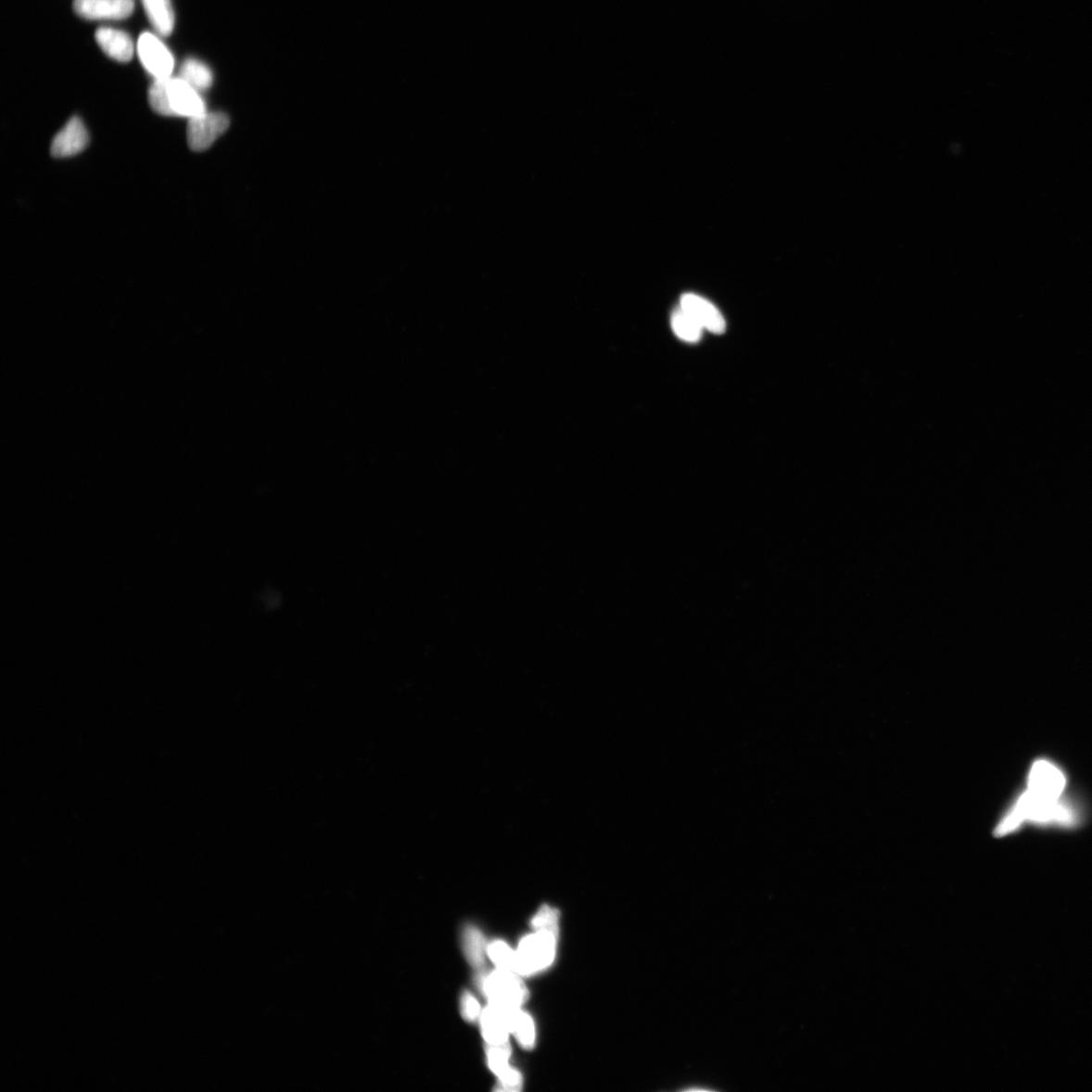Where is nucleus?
<instances>
[{"label": "nucleus", "mask_w": 1092, "mask_h": 1092, "mask_svg": "<svg viewBox=\"0 0 1092 1092\" xmlns=\"http://www.w3.org/2000/svg\"><path fill=\"white\" fill-rule=\"evenodd\" d=\"M148 102L156 114L165 117L189 120L207 111L200 93L180 76L154 81L149 87Z\"/></svg>", "instance_id": "nucleus-1"}, {"label": "nucleus", "mask_w": 1092, "mask_h": 1092, "mask_svg": "<svg viewBox=\"0 0 1092 1092\" xmlns=\"http://www.w3.org/2000/svg\"><path fill=\"white\" fill-rule=\"evenodd\" d=\"M1076 820L1073 809L1060 799L1035 796L1028 791L999 824L996 833L1005 835L1017 830L1024 821L1040 824L1072 826Z\"/></svg>", "instance_id": "nucleus-2"}, {"label": "nucleus", "mask_w": 1092, "mask_h": 1092, "mask_svg": "<svg viewBox=\"0 0 1092 1092\" xmlns=\"http://www.w3.org/2000/svg\"><path fill=\"white\" fill-rule=\"evenodd\" d=\"M477 984L488 997L489 1004L505 1009H520L528 998V990L516 973L499 969L491 973H482Z\"/></svg>", "instance_id": "nucleus-3"}, {"label": "nucleus", "mask_w": 1092, "mask_h": 1092, "mask_svg": "<svg viewBox=\"0 0 1092 1092\" xmlns=\"http://www.w3.org/2000/svg\"><path fill=\"white\" fill-rule=\"evenodd\" d=\"M527 935L518 946L516 974L529 976L549 968L555 956L559 933L539 930Z\"/></svg>", "instance_id": "nucleus-4"}, {"label": "nucleus", "mask_w": 1092, "mask_h": 1092, "mask_svg": "<svg viewBox=\"0 0 1092 1092\" xmlns=\"http://www.w3.org/2000/svg\"><path fill=\"white\" fill-rule=\"evenodd\" d=\"M160 37L159 33L145 32L137 43L139 59L154 81L172 76L175 67L173 55Z\"/></svg>", "instance_id": "nucleus-5"}, {"label": "nucleus", "mask_w": 1092, "mask_h": 1092, "mask_svg": "<svg viewBox=\"0 0 1092 1092\" xmlns=\"http://www.w3.org/2000/svg\"><path fill=\"white\" fill-rule=\"evenodd\" d=\"M229 126V117L220 111H206L202 115L189 119L186 131L189 148L195 152L208 150Z\"/></svg>", "instance_id": "nucleus-6"}, {"label": "nucleus", "mask_w": 1092, "mask_h": 1092, "mask_svg": "<svg viewBox=\"0 0 1092 1092\" xmlns=\"http://www.w3.org/2000/svg\"><path fill=\"white\" fill-rule=\"evenodd\" d=\"M1066 786L1063 773L1052 763L1035 762L1028 779V793L1048 799H1060Z\"/></svg>", "instance_id": "nucleus-7"}, {"label": "nucleus", "mask_w": 1092, "mask_h": 1092, "mask_svg": "<svg viewBox=\"0 0 1092 1092\" xmlns=\"http://www.w3.org/2000/svg\"><path fill=\"white\" fill-rule=\"evenodd\" d=\"M75 13L88 20H121L135 9V0H74Z\"/></svg>", "instance_id": "nucleus-8"}, {"label": "nucleus", "mask_w": 1092, "mask_h": 1092, "mask_svg": "<svg viewBox=\"0 0 1092 1092\" xmlns=\"http://www.w3.org/2000/svg\"><path fill=\"white\" fill-rule=\"evenodd\" d=\"M88 142L89 135L84 122L82 119L73 117L53 139L51 154L55 159L72 158L83 152Z\"/></svg>", "instance_id": "nucleus-9"}, {"label": "nucleus", "mask_w": 1092, "mask_h": 1092, "mask_svg": "<svg viewBox=\"0 0 1092 1092\" xmlns=\"http://www.w3.org/2000/svg\"><path fill=\"white\" fill-rule=\"evenodd\" d=\"M679 308L692 317L702 328L716 334L726 331V320L709 300L694 294H686L681 298Z\"/></svg>", "instance_id": "nucleus-10"}, {"label": "nucleus", "mask_w": 1092, "mask_h": 1092, "mask_svg": "<svg viewBox=\"0 0 1092 1092\" xmlns=\"http://www.w3.org/2000/svg\"><path fill=\"white\" fill-rule=\"evenodd\" d=\"M95 40L109 58L121 63H127L133 57L135 44L130 35L124 31L115 28L103 27L95 32Z\"/></svg>", "instance_id": "nucleus-11"}, {"label": "nucleus", "mask_w": 1092, "mask_h": 1092, "mask_svg": "<svg viewBox=\"0 0 1092 1092\" xmlns=\"http://www.w3.org/2000/svg\"><path fill=\"white\" fill-rule=\"evenodd\" d=\"M487 1055L489 1067H491L493 1073L500 1079V1087H497L495 1090L519 1091L522 1086V1077L518 1072L511 1069L508 1065V1058L510 1056L509 1044L507 1043L502 1046L488 1045Z\"/></svg>", "instance_id": "nucleus-12"}, {"label": "nucleus", "mask_w": 1092, "mask_h": 1092, "mask_svg": "<svg viewBox=\"0 0 1092 1092\" xmlns=\"http://www.w3.org/2000/svg\"><path fill=\"white\" fill-rule=\"evenodd\" d=\"M510 1010L512 1009H500L489 1004L482 1012V1031L488 1045L502 1046L508 1043V1035L511 1033Z\"/></svg>", "instance_id": "nucleus-13"}, {"label": "nucleus", "mask_w": 1092, "mask_h": 1092, "mask_svg": "<svg viewBox=\"0 0 1092 1092\" xmlns=\"http://www.w3.org/2000/svg\"><path fill=\"white\" fill-rule=\"evenodd\" d=\"M141 2L156 33L161 37L171 35L175 26L171 0H141Z\"/></svg>", "instance_id": "nucleus-14"}, {"label": "nucleus", "mask_w": 1092, "mask_h": 1092, "mask_svg": "<svg viewBox=\"0 0 1092 1092\" xmlns=\"http://www.w3.org/2000/svg\"><path fill=\"white\" fill-rule=\"evenodd\" d=\"M180 77L198 93L207 91L214 82L213 72L203 61L188 58L181 67Z\"/></svg>", "instance_id": "nucleus-15"}, {"label": "nucleus", "mask_w": 1092, "mask_h": 1092, "mask_svg": "<svg viewBox=\"0 0 1092 1092\" xmlns=\"http://www.w3.org/2000/svg\"><path fill=\"white\" fill-rule=\"evenodd\" d=\"M463 938L467 960L478 971L485 964L486 943L483 934L476 928L467 926L463 931Z\"/></svg>", "instance_id": "nucleus-16"}, {"label": "nucleus", "mask_w": 1092, "mask_h": 1092, "mask_svg": "<svg viewBox=\"0 0 1092 1092\" xmlns=\"http://www.w3.org/2000/svg\"><path fill=\"white\" fill-rule=\"evenodd\" d=\"M510 1029L511 1033L516 1035L519 1044L525 1049L533 1048L536 1043V1029L532 1019L520 1010L515 1009L510 1013Z\"/></svg>", "instance_id": "nucleus-17"}, {"label": "nucleus", "mask_w": 1092, "mask_h": 1092, "mask_svg": "<svg viewBox=\"0 0 1092 1092\" xmlns=\"http://www.w3.org/2000/svg\"><path fill=\"white\" fill-rule=\"evenodd\" d=\"M672 328L676 336L686 342L696 343L702 337V328L698 323L686 313L681 308L674 311Z\"/></svg>", "instance_id": "nucleus-18"}, {"label": "nucleus", "mask_w": 1092, "mask_h": 1092, "mask_svg": "<svg viewBox=\"0 0 1092 1092\" xmlns=\"http://www.w3.org/2000/svg\"><path fill=\"white\" fill-rule=\"evenodd\" d=\"M488 954L499 969L516 973L517 954L501 941H496L488 946Z\"/></svg>", "instance_id": "nucleus-19"}, {"label": "nucleus", "mask_w": 1092, "mask_h": 1092, "mask_svg": "<svg viewBox=\"0 0 1092 1092\" xmlns=\"http://www.w3.org/2000/svg\"><path fill=\"white\" fill-rule=\"evenodd\" d=\"M534 931L550 930L559 933V911L548 906L540 908L531 921Z\"/></svg>", "instance_id": "nucleus-20"}, {"label": "nucleus", "mask_w": 1092, "mask_h": 1092, "mask_svg": "<svg viewBox=\"0 0 1092 1092\" xmlns=\"http://www.w3.org/2000/svg\"><path fill=\"white\" fill-rule=\"evenodd\" d=\"M462 1015L467 1022H476L481 1017V1007L478 1005L476 999L470 994L464 993L461 1000Z\"/></svg>", "instance_id": "nucleus-21"}]
</instances>
